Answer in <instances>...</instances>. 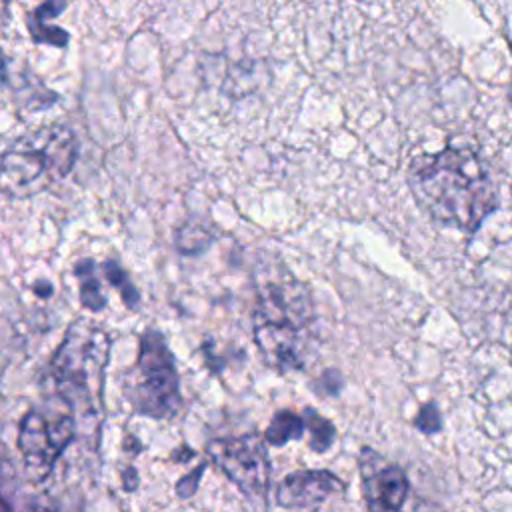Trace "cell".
Returning <instances> with one entry per match:
<instances>
[{"label": "cell", "instance_id": "cell-16", "mask_svg": "<svg viewBox=\"0 0 512 512\" xmlns=\"http://www.w3.org/2000/svg\"><path fill=\"white\" fill-rule=\"evenodd\" d=\"M416 426L424 432H436L440 428V414L436 404H426L420 408L418 416H416Z\"/></svg>", "mask_w": 512, "mask_h": 512}, {"label": "cell", "instance_id": "cell-11", "mask_svg": "<svg viewBox=\"0 0 512 512\" xmlns=\"http://www.w3.org/2000/svg\"><path fill=\"white\" fill-rule=\"evenodd\" d=\"M74 274L80 284L82 306L92 312H100L106 306V294L102 290V282L98 278L96 264L92 260H80L74 266Z\"/></svg>", "mask_w": 512, "mask_h": 512}, {"label": "cell", "instance_id": "cell-6", "mask_svg": "<svg viewBox=\"0 0 512 512\" xmlns=\"http://www.w3.org/2000/svg\"><path fill=\"white\" fill-rule=\"evenodd\" d=\"M264 446L258 434L218 438L206 446L210 460L258 510H266L270 486V458Z\"/></svg>", "mask_w": 512, "mask_h": 512}, {"label": "cell", "instance_id": "cell-2", "mask_svg": "<svg viewBox=\"0 0 512 512\" xmlns=\"http://www.w3.org/2000/svg\"><path fill=\"white\" fill-rule=\"evenodd\" d=\"M254 342L262 360L280 372L300 370L314 324L308 288L278 260H260L254 272Z\"/></svg>", "mask_w": 512, "mask_h": 512}, {"label": "cell", "instance_id": "cell-5", "mask_svg": "<svg viewBox=\"0 0 512 512\" xmlns=\"http://www.w3.org/2000/svg\"><path fill=\"white\" fill-rule=\"evenodd\" d=\"M122 396L136 414L146 418L162 420L180 412V376L160 330L146 328L142 332L138 358L122 376Z\"/></svg>", "mask_w": 512, "mask_h": 512}, {"label": "cell", "instance_id": "cell-1", "mask_svg": "<svg viewBox=\"0 0 512 512\" xmlns=\"http://www.w3.org/2000/svg\"><path fill=\"white\" fill-rule=\"evenodd\" d=\"M408 180L416 200L438 222L476 232L496 208V186L486 162L470 148H444L412 160Z\"/></svg>", "mask_w": 512, "mask_h": 512}, {"label": "cell", "instance_id": "cell-7", "mask_svg": "<svg viewBox=\"0 0 512 512\" xmlns=\"http://www.w3.org/2000/svg\"><path fill=\"white\" fill-rule=\"evenodd\" d=\"M76 432L70 412L30 408L18 428V450L26 472L34 482H42L54 470V464L68 448Z\"/></svg>", "mask_w": 512, "mask_h": 512}, {"label": "cell", "instance_id": "cell-19", "mask_svg": "<svg viewBox=\"0 0 512 512\" xmlns=\"http://www.w3.org/2000/svg\"><path fill=\"white\" fill-rule=\"evenodd\" d=\"M8 6H10V0H0V24L6 20V14H8Z\"/></svg>", "mask_w": 512, "mask_h": 512}, {"label": "cell", "instance_id": "cell-14", "mask_svg": "<svg viewBox=\"0 0 512 512\" xmlns=\"http://www.w3.org/2000/svg\"><path fill=\"white\" fill-rule=\"evenodd\" d=\"M304 420H306V430L310 432V438H308L310 448L316 452L328 450L336 438V430H334L332 422L322 418L318 412H314L310 408L306 410Z\"/></svg>", "mask_w": 512, "mask_h": 512}, {"label": "cell", "instance_id": "cell-17", "mask_svg": "<svg viewBox=\"0 0 512 512\" xmlns=\"http://www.w3.org/2000/svg\"><path fill=\"white\" fill-rule=\"evenodd\" d=\"M204 468H206V466L200 464V466H196L194 470H190L186 476L180 478V482L176 484V492H178L180 498H190V496L198 490V480H200Z\"/></svg>", "mask_w": 512, "mask_h": 512}, {"label": "cell", "instance_id": "cell-9", "mask_svg": "<svg viewBox=\"0 0 512 512\" xmlns=\"http://www.w3.org/2000/svg\"><path fill=\"white\" fill-rule=\"evenodd\" d=\"M342 490V480L328 470H296L278 484L276 502L282 508H312Z\"/></svg>", "mask_w": 512, "mask_h": 512}, {"label": "cell", "instance_id": "cell-18", "mask_svg": "<svg viewBox=\"0 0 512 512\" xmlns=\"http://www.w3.org/2000/svg\"><path fill=\"white\" fill-rule=\"evenodd\" d=\"M8 68H6V60H4V54H2V50H0V86L6 82V78H8Z\"/></svg>", "mask_w": 512, "mask_h": 512}, {"label": "cell", "instance_id": "cell-12", "mask_svg": "<svg viewBox=\"0 0 512 512\" xmlns=\"http://www.w3.org/2000/svg\"><path fill=\"white\" fill-rule=\"evenodd\" d=\"M304 430H306L304 416L292 410H280L272 416L268 428L264 430V442L272 446H284L286 442L300 438Z\"/></svg>", "mask_w": 512, "mask_h": 512}, {"label": "cell", "instance_id": "cell-13", "mask_svg": "<svg viewBox=\"0 0 512 512\" xmlns=\"http://www.w3.org/2000/svg\"><path fill=\"white\" fill-rule=\"evenodd\" d=\"M174 242L182 254H198L214 242V230L206 222L192 218L178 228Z\"/></svg>", "mask_w": 512, "mask_h": 512}, {"label": "cell", "instance_id": "cell-15", "mask_svg": "<svg viewBox=\"0 0 512 512\" xmlns=\"http://www.w3.org/2000/svg\"><path fill=\"white\" fill-rule=\"evenodd\" d=\"M102 270H104L106 280H108V282H110V284L120 292V296H122L124 304H126L128 308H132V310H134V308L138 306V302H140V296H138L136 286L130 282L128 274L124 272V268H122L118 262L108 260V262H104Z\"/></svg>", "mask_w": 512, "mask_h": 512}, {"label": "cell", "instance_id": "cell-4", "mask_svg": "<svg viewBox=\"0 0 512 512\" xmlns=\"http://www.w3.org/2000/svg\"><path fill=\"white\" fill-rule=\"evenodd\" d=\"M110 334L96 322H72L50 360V376L64 402L84 412H100Z\"/></svg>", "mask_w": 512, "mask_h": 512}, {"label": "cell", "instance_id": "cell-10", "mask_svg": "<svg viewBox=\"0 0 512 512\" xmlns=\"http://www.w3.org/2000/svg\"><path fill=\"white\" fill-rule=\"evenodd\" d=\"M66 6V0H42V4L28 14V32L34 38V42L50 44V46H66L68 44V32L50 26V18H56Z\"/></svg>", "mask_w": 512, "mask_h": 512}, {"label": "cell", "instance_id": "cell-8", "mask_svg": "<svg viewBox=\"0 0 512 512\" xmlns=\"http://www.w3.org/2000/svg\"><path fill=\"white\" fill-rule=\"evenodd\" d=\"M358 468L368 512H400L408 494L404 470L382 458L372 448H362Z\"/></svg>", "mask_w": 512, "mask_h": 512}, {"label": "cell", "instance_id": "cell-3", "mask_svg": "<svg viewBox=\"0 0 512 512\" xmlns=\"http://www.w3.org/2000/svg\"><path fill=\"white\" fill-rule=\"evenodd\" d=\"M78 142L66 124H48L16 138L0 154V192L34 196L62 180L74 166Z\"/></svg>", "mask_w": 512, "mask_h": 512}]
</instances>
